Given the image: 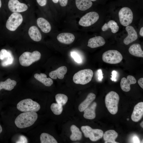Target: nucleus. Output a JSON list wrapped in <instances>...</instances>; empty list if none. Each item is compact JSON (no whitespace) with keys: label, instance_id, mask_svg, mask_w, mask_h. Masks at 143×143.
I'll use <instances>...</instances> for the list:
<instances>
[{"label":"nucleus","instance_id":"e433bc0d","mask_svg":"<svg viewBox=\"0 0 143 143\" xmlns=\"http://www.w3.org/2000/svg\"><path fill=\"white\" fill-rule=\"evenodd\" d=\"M98 72V79L100 81H101L103 78L102 72V70L101 69H99L97 70Z\"/></svg>","mask_w":143,"mask_h":143},{"label":"nucleus","instance_id":"f03ea898","mask_svg":"<svg viewBox=\"0 0 143 143\" xmlns=\"http://www.w3.org/2000/svg\"><path fill=\"white\" fill-rule=\"evenodd\" d=\"M119 99L118 94L113 91L109 92L105 96L106 106L109 112L112 114H115L117 112Z\"/></svg>","mask_w":143,"mask_h":143},{"label":"nucleus","instance_id":"49530a36","mask_svg":"<svg viewBox=\"0 0 143 143\" xmlns=\"http://www.w3.org/2000/svg\"><path fill=\"white\" fill-rule=\"evenodd\" d=\"M91 1H96L97 0H90Z\"/></svg>","mask_w":143,"mask_h":143},{"label":"nucleus","instance_id":"a878e982","mask_svg":"<svg viewBox=\"0 0 143 143\" xmlns=\"http://www.w3.org/2000/svg\"><path fill=\"white\" fill-rule=\"evenodd\" d=\"M72 134L70 139L72 141H76L81 140L82 137V132L79 129L74 125H72L70 128Z\"/></svg>","mask_w":143,"mask_h":143},{"label":"nucleus","instance_id":"4c0bfd02","mask_svg":"<svg viewBox=\"0 0 143 143\" xmlns=\"http://www.w3.org/2000/svg\"><path fill=\"white\" fill-rule=\"evenodd\" d=\"M60 5L62 7L66 6L68 3V0H59Z\"/></svg>","mask_w":143,"mask_h":143},{"label":"nucleus","instance_id":"c85d7f7f","mask_svg":"<svg viewBox=\"0 0 143 143\" xmlns=\"http://www.w3.org/2000/svg\"><path fill=\"white\" fill-rule=\"evenodd\" d=\"M41 143H57L56 139L52 136L46 133H43L40 136Z\"/></svg>","mask_w":143,"mask_h":143},{"label":"nucleus","instance_id":"6ab92c4d","mask_svg":"<svg viewBox=\"0 0 143 143\" xmlns=\"http://www.w3.org/2000/svg\"><path fill=\"white\" fill-rule=\"evenodd\" d=\"M95 98V94L92 93H89L86 99L79 105L78 107L79 111L81 112L84 111L91 104Z\"/></svg>","mask_w":143,"mask_h":143},{"label":"nucleus","instance_id":"412c9836","mask_svg":"<svg viewBox=\"0 0 143 143\" xmlns=\"http://www.w3.org/2000/svg\"><path fill=\"white\" fill-rule=\"evenodd\" d=\"M37 24L42 32L47 33L51 29V25L49 22L44 18L39 17L37 20Z\"/></svg>","mask_w":143,"mask_h":143},{"label":"nucleus","instance_id":"9b49d317","mask_svg":"<svg viewBox=\"0 0 143 143\" xmlns=\"http://www.w3.org/2000/svg\"><path fill=\"white\" fill-rule=\"evenodd\" d=\"M8 6L10 11L14 12H23L28 8L26 5L20 2L18 0H9Z\"/></svg>","mask_w":143,"mask_h":143},{"label":"nucleus","instance_id":"2eb2a0df","mask_svg":"<svg viewBox=\"0 0 143 143\" xmlns=\"http://www.w3.org/2000/svg\"><path fill=\"white\" fill-rule=\"evenodd\" d=\"M57 40L60 42L65 44L72 43L75 39V37L72 33L64 32L59 34L57 36Z\"/></svg>","mask_w":143,"mask_h":143},{"label":"nucleus","instance_id":"c03bdc74","mask_svg":"<svg viewBox=\"0 0 143 143\" xmlns=\"http://www.w3.org/2000/svg\"><path fill=\"white\" fill-rule=\"evenodd\" d=\"M143 121H142L140 125V126H141V127H142L143 128Z\"/></svg>","mask_w":143,"mask_h":143},{"label":"nucleus","instance_id":"0eeeda50","mask_svg":"<svg viewBox=\"0 0 143 143\" xmlns=\"http://www.w3.org/2000/svg\"><path fill=\"white\" fill-rule=\"evenodd\" d=\"M81 129L84 136L89 138L92 141H96L102 137L104 132L100 129H93L88 126H82Z\"/></svg>","mask_w":143,"mask_h":143},{"label":"nucleus","instance_id":"4468645a","mask_svg":"<svg viewBox=\"0 0 143 143\" xmlns=\"http://www.w3.org/2000/svg\"><path fill=\"white\" fill-rule=\"evenodd\" d=\"M143 115V102L137 104L134 107L131 115L132 120L134 122H137L142 118Z\"/></svg>","mask_w":143,"mask_h":143},{"label":"nucleus","instance_id":"58836bf2","mask_svg":"<svg viewBox=\"0 0 143 143\" xmlns=\"http://www.w3.org/2000/svg\"><path fill=\"white\" fill-rule=\"evenodd\" d=\"M138 83L140 86L143 88V78H140L138 81Z\"/></svg>","mask_w":143,"mask_h":143},{"label":"nucleus","instance_id":"5701e85b","mask_svg":"<svg viewBox=\"0 0 143 143\" xmlns=\"http://www.w3.org/2000/svg\"><path fill=\"white\" fill-rule=\"evenodd\" d=\"M128 51L129 53L135 56L138 57H143V51L141 45L138 43H134L129 48Z\"/></svg>","mask_w":143,"mask_h":143},{"label":"nucleus","instance_id":"cd10ccee","mask_svg":"<svg viewBox=\"0 0 143 143\" xmlns=\"http://www.w3.org/2000/svg\"><path fill=\"white\" fill-rule=\"evenodd\" d=\"M109 28L111 29L112 33H114L118 31L119 27L116 22L114 20H111L109 21L107 23H105L102 26L101 29L102 31H105Z\"/></svg>","mask_w":143,"mask_h":143},{"label":"nucleus","instance_id":"de8ad7c7","mask_svg":"<svg viewBox=\"0 0 143 143\" xmlns=\"http://www.w3.org/2000/svg\"><path fill=\"white\" fill-rule=\"evenodd\" d=\"M127 120H129V118H127Z\"/></svg>","mask_w":143,"mask_h":143},{"label":"nucleus","instance_id":"aec40b11","mask_svg":"<svg viewBox=\"0 0 143 143\" xmlns=\"http://www.w3.org/2000/svg\"><path fill=\"white\" fill-rule=\"evenodd\" d=\"M103 136L105 143H118L115 141L118 136V134L114 130H109L105 131Z\"/></svg>","mask_w":143,"mask_h":143},{"label":"nucleus","instance_id":"c9c22d12","mask_svg":"<svg viewBox=\"0 0 143 143\" xmlns=\"http://www.w3.org/2000/svg\"><path fill=\"white\" fill-rule=\"evenodd\" d=\"M36 1L38 4L41 6H45L47 3V0H36Z\"/></svg>","mask_w":143,"mask_h":143},{"label":"nucleus","instance_id":"79ce46f5","mask_svg":"<svg viewBox=\"0 0 143 143\" xmlns=\"http://www.w3.org/2000/svg\"><path fill=\"white\" fill-rule=\"evenodd\" d=\"M53 2L55 3H57L59 1V0H52Z\"/></svg>","mask_w":143,"mask_h":143},{"label":"nucleus","instance_id":"6e6552de","mask_svg":"<svg viewBox=\"0 0 143 143\" xmlns=\"http://www.w3.org/2000/svg\"><path fill=\"white\" fill-rule=\"evenodd\" d=\"M118 16L120 23L124 26L129 25L132 21L133 13L129 7L122 8L119 12Z\"/></svg>","mask_w":143,"mask_h":143},{"label":"nucleus","instance_id":"f3484780","mask_svg":"<svg viewBox=\"0 0 143 143\" xmlns=\"http://www.w3.org/2000/svg\"><path fill=\"white\" fill-rule=\"evenodd\" d=\"M105 41L104 38L101 36H97L90 38L88 42L87 46L94 48L104 45Z\"/></svg>","mask_w":143,"mask_h":143},{"label":"nucleus","instance_id":"7c9ffc66","mask_svg":"<svg viewBox=\"0 0 143 143\" xmlns=\"http://www.w3.org/2000/svg\"><path fill=\"white\" fill-rule=\"evenodd\" d=\"M14 58L11 52L9 51L7 56L2 60L1 64L3 66H6L12 64L14 61Z\"/></svg>","mask_w":143,"mask_h":143},{"label":"nucleus","instance_id":"a211bd4d","mask_svg":"<svg viewBox=\"0 0 143 143\" xmlns=\"http://www.w3.org/2000/svg\"><path fill=\"white\" fill-rule=\"evenodd\" d=\"M97 104L93 102L84 111L83 117L85 118L89 119H94L96 117L95 110Z\"/></svg>","mask_w":143,"mask_h":143},{"label":"nucleus","instance_id":"b1692460","mask_svg":"<svg viewBox=\"0 0 143 143\" xmlns=\"http://www.w3.org/2000/svg\"><path fill=\"white\" fill-rule=\"evenodd\" d=\"M47 77L46 74L43 73H36L34 75V77L37 80L46 86H50L52 84L53 81L52 79Z\"/></svg>","mask_w":143,"mask_h":143},{"label":"nucleus","instance_id":"4be33fe9","mask_svg":"<svg viewBox=\"0 0 143 143\" xmlns=\"http://www.w3.org/2000/svg\"><path fill=\"white\" fill-rule=\"evenodd\" d=\"M28 34L31 39L34 41L39 42L42 39L41 34L38 28L36 26H33L29 28Z\"/></svg>","mask_w":143,"mask_h":143},{"label":"nucleus","instance_id":"20e7f679","mask_svg":"<svg viewBox=\"0 0 143 143\" xmlns=\"http://www.w3.org/2000/svg\"><path fill=\"white\" fill-rule=\"evenodd\" d=\"M41 56L40 53L37 51H34L32 53L25 52L20 56L19 62L21 65L28 66L33 63L39 60L41 58Z\"/></svg>","mask_w":143,"mask_h":143},{"label":"nucleus","instance_id":"2f4dec72","mask_svg":"<svg viewBox=\"0 0 143 143\" xmlns=\"http://www.w3.org/2000/svg\"><path fill=\"white\" fill-rule=\"evenodd\" d=\"M50 108L53 113L57 115L60 114L63 110V106L57 103H53L51 105Z\"/></svg>","mask_w":143,"mask_h":143},{"label":"nucleus","instance_id":"1a4fd4ad","mask_svg":"<svg viewBox=\"0 0 143 143\" xmlns=\"http://www.w3.org/2000/svg\"><path fill=\"white\" fill-rule=\"evenodd\" d=\"M23 21L22 15L18 12L12 14L7 20L6 27L8 30L14 31L21 25Z\"/></svg>","mask_w":143,"mask_h":143},{"label":"nucleus","instance_id":"473e14b6","mask_svg":"<svg viewBox=\"0 0 143 143\" xmlns=\"http://www.w3.org/2000/svg\"><path fill=\"white\" fill-rule=\"evenodd\" d=\"M9 51L4 49H2L0 51V59L2 60L8 55Z\"/></svg>","mask_w":143,"mask_h":143},{"label":"nucleus","instance_id":"c756f323","mask_svg":"<svg viewBox=\"0 0 143 143\" xmlns=\"http://www.w3.org/2000/svg\"><path fill=\"white\" fill-rule=\"evenodd\" d=\"M55 98L57 103L62 106L66 103L68 99L66 95L62 93L57 94L55 96Z\"/></svg>","mask_w":143,"mask_h":143},{"label":"nucleus","instance_id":"37998d69","mask_svg":"<svg viewBox=\"0 0 143 143\" xmlns=\"http://www.w3.org/2000/svg\"><path fill=\"white\" fill-rule=\"evenodd\" d=\"M2 128L0 124V133L2 132Z\"/></svg>","mask_w":143,"mask_h":143},{"label":"nucleus","instance_id":"bb28decb","mask_svg":"<svg viewBox=\"0 0 143 143\" xmlns=\"http://www.w3.org/2000/svg\"><path fill=\"white\" fill-rule=\"evenodd\" d=\"M16 81L8 78L5 81L0 82V90L2 89L11 91L13 89L16 85Z\"/></svg>","mask_w":143,"mask_h":143},{"label":"nucleus","instance_id":"a19ab883","mask_svg":"<svg viewBox=\"0 0 143 143\" xmlns=\"http://www.w3.org/2000/svg\"><path fill=\"white\" fill-rule=\"evenodd\" d=\"M139 34L142 37L143 36V27H142L140 29Z\"/></svg>","mask_w":143,"mask_h":143},{"label":"nucleus","instance_id":"f8f14e48","mask_svg":"<svg viewBox=\"0 0 143 143\" xmlns=\"http://www.w3.org/2000/svg\"><path fill=\"white\" fill-rule=\"evenodd\" d=\"M126 29L128 34L124 39L123 43L127 45L136 41L138 38V35L137 32L132 26L129 25L127 26Z\"/></svg>","mask_w":143,"mask_h":143},{"label":"nucleus","instance_id":"ddd939ff","mask_svg":"<svg viewBox=\"0 0 143 143\" xmlns=\"http://www.w3.org/2000/svg\"><path fill=\"white\" fill-rule=\"evenodd\" d=\"M136 82V79L133 76L128 75L127 78L125 77L122 78L120 82V87L122 90L128 92L130 90V85L135 84Z\"/></svg>","mask_w":143,"mask_h":143},{"label":"nucleus","instance_id":"f704fd0d","mask_svg":"<svg viewBox=\"0 0 143 143\" xmlns=\"http://www.w3.org/2000/svg\"><path fill=\"white\" fill-rule=\"evenodd\" d=\"M111 74V77L110 78L113 81H116V78L117 75V72L115 70H113L112 71Z\"/></svg>","mask_w":143,"mask_h":143},{"label":"nucleus","instance_id":"423d86ee","mask_svg":"<svg viewBox=\"0 0 143 143\" xmlns=\"http://www.w3.org/2000/svg\"><path fill=\"white\" fill-rule=\"evenodd\" d=\"M123 59L121 53L115 50H109L103 53L102 55L103 61L106 63L115 64L122 61Z\"/></svg>","mask_w":143,"mask_h":143},{"label":"nucleus","instance_id":"dca6fc26","mask_svg":"<svg viewBox=\"0 0 143 143\" xmlns=\"http://www.w3.org/2000/svg\"><path fill=\"white\" fill-rule=\"evenodd\" d=\"M67 71V67L65 66H62L50 72L49 76L51 78L53 79H56L57 78L61 79L64 78Z\"/></svg>","mask_w":143,"mask_h":143},{"label":"nucleus","instance_id":"39448f33","mask_svg":"<svg viewBox=\"0 0 143 143\" xmlns=\"http://www.w3.org/2000/svg\"><path fill=\"white\" fill-rule=\"evenodd\" d=\"M16 107L19 110L23 112H37L40 110L41 108L38 103L30 99L21 100L18 103Z\"/></svg>","mask_w":143,"mask_h":143},{"label":"nucleus","instance_id":"ea45409f","mask_svg":"<svg viewBox=\"0 0 143 143\" xmlns=\"http://www.w3.org/2000/svg\"><path fill=\"white\" fill-rule=\"evenodd\" d=\"M133 141L134 142L139 143L140 141L138 138L136 137H135L133 138Z\"/></svg>","mask_w":143,"mask_h":143},{"label":"nucleus","instance_id":"393cba45","mask_svg":"<svg viewBox=\"0 0 143 143\" xmlns=\"http://www.w3.org/2000/svg\"><path fill=\"white\" fill-rule=\"evenodd\" d=\"M75 2L78 9L82 11L89 9L93 4L92 1L90 0H75Z\"/></svg>","mask_w":143,"mask_h":143},{"label":"nucleus","instance_id":"72a5a7b5","mask_svg":"<svg viewBox=\"0 0 143 143\" xmlns=\"http://www.w3.org/2000/svg\"><path fill=\"white\" fill-rule=\"evenodd\" d=\"M71 55L75 61L79 63H80L81 62V57L77 53L75 52H72L71 53Z\"/></svg>","mask_w":143,"mask_h":143},{"label":"nucleus","instance_id":"a18cd8bd","mask_svg":"<svg viewBox=\"0 0 143 143\" xmlns=\"http://www.w3.org/2000/svg\"><path fill=\"white\" fill-rule=\"evenodd\" d=\"M2 5V3L1 0H0V8L1 7Z\"/></svg>","mask_w":143,"mask_h":143},{"label":"nucleus","instance_id":"9d476101","mask_svg":"<svg viewBox=\"0 0 143 143\" xmlns=\"http://www.w3.org/2000/svg\"><path fill=\"white\" fill-rule=\"evenodd\" d=\"M99 18V15L97 12H90L87 13L80 18L79 24L82 26H89L96 22Z\"/></svg>","mask_w":143,"mask_h":143},{"label":"nucleus","instance_id":"f257e3e1","mask_svg":"<svg viewBox=\"0 0 143 143\" xmlns=\"http://www.w3.org/2000/svg\"><path fill=\"white\" fill-rule=\"evenodd\" d=\"M38 118L36 112L29 111L20 114L16 118L15 123L16 126L20 128H23L33 125Z\"/></svg>","mask_w":143,"mask_h":143},{"label":"nucleus","instance_id":"7ed1b4c3","mask_svg":"<svg viewBox=\"0 0 143 143\" xmlns=\"http://www.w3.org/2000/svg\"><path fill=\"white\" fill-rule=\"evenodd\" d=\"M93 71L90 69L80 70L74 75L73 81L75 83L84 85L89 83L93 75Z\"/></svg>","mask_w":143,"mask_h":143}]
</instances>
